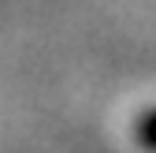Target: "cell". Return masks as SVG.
Instances as JSON below:
<instances>
[{
	"instance_id": "cell-1",
	"label": "cell",
	"mask_w": 156,
	"mask_h": 153,
	"mask_svg": "<svg viewBox=\"0 0 156 153\" xmlns=\"http://www.w3.org/2000/svg\"><path fill=\"white\" fill-rule=\"evenodd\" d=\"M134 138L141 142L145 153H156V108H149L145 116L138 120V127H134Z\"/></svg>"
}]
</instances>
